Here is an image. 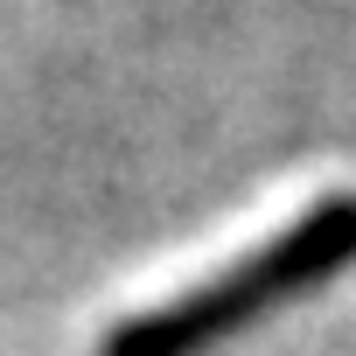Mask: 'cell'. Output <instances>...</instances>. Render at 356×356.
<instances>
[{
    "label": "cell",
    "mask_w": 356,
    "mask_h": 356,
    "mask_svg": "<svg viewBox=\"0 0 356 356\" xmlns=\"http://www.w3.org/2000/svg\"><path fill=\"white\" fill-rule=\"evenodd\" d=\"M342 266H356V196L349 189L307 203L266 245H252L245 259L217 266L210 280H196L182 293H168V300L112 321L98 356H210L238 328H252V321L321 293Z\"/></svg>",
    "instance_id": "obj_1"
}]
</instances>
